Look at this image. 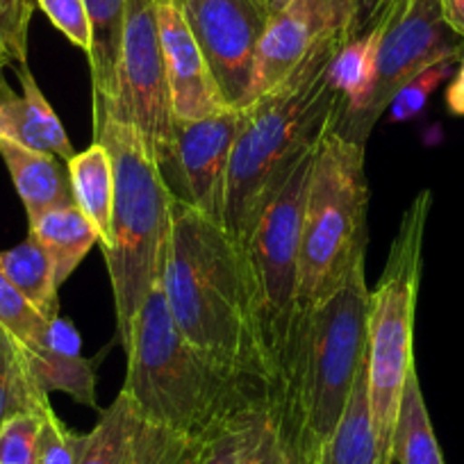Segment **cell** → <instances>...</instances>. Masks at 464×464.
Listing matches in <instances>:
<instances>
[{
    "mask_svg": "<svg viewBox=\"0 0 464 464\" xmlns=\"http://www.w3.org/2000/svg\"><path fill=\"white\" fill-rule=\"evenodd\" d=\"M162 289L173 324L191 346L218 367L269 387L274 358L246 248L178 196Z\"/></svg>",
    "mask_w": 464,
    "mask_h": 464,
    "instance_id": "1",
    "label": "cell"
},
{
    "mask_svg": "<svg viewBox=\"0 0 464 464\" xmlns=\"http://www.w3.org/2000/svg\"><path fill=\"white\" fill-rule=\"evenodd\" d=\"M369 287L364 260L342 287L310 310L296 312L276 355L266 412L294 464H316L367 358Z\"/></svg>",
    "mask_w": 464,
    "mask_h": 464,
    "instance_id": "2",
    "label": "cell"
},
{
    "mask_svg": "<svg viewBox=\"0 0 464 464\" xmlns=\"http://www.w3.org/2000/svg\"><path fill=\"white\" fill-rule=\"evenodd\" d=\"M123 348L128 364L121 394L155 426L187 440H209L266 414L265 385L218 367L187 342L173 324L162 283L132 316Z\"/></svg>",
    "mask_w": 464,
    "mask_h": 464,
    "instance_id": "3",
    "label": "cell"
},
{
    "mask_svg": "<svg viewBox=\"0 0 464 464\" xmlns=\"http://www.w3.org/2000/svg\"><path fill=\"white\" fill-rule=\"evenodd\" d=\"M342 34H324L296 75L244 107L227 171L223 227L246 248L260 212L294 164L334 130L346 101L328 71Z\"/></svg>",
    "mask_w": 464,
    "mask_h": 464,
    "instance_id": "4",
    "label": "cell"
},
{
    "mask_svg": "<svg viewBox=\"0 0 464 464\" xmlns=\"http://www.w3.org/2000/svg\"><path fill=\"white\" fill-rule=\"evenodd\" d=\"M93 141L110 150L114 169L110 246L102 257L114 294L116 334L123 343L132 316L162 283L176 194L144 137L107 107H93Z\"/></svg>",
    "mask_w": 464,
    "mask_h": 464,
    "instance_id": "5",
    "label": "cell"
},
{
    "mask_svg": "<svg viewBox=\"0 0 464 464\" xmlns=\"http://www.w3.org/2000/svg\"><path fill=\"white\" fill-rule=\"evenodd\" d=\"M432 194L419 191L401 217L385 269L369 292V401L378 441V464H394V430L405 381L414 367V312L423 271V239Z\"/></svg>",
    "mask_w": 464,
    "mask_h": 464,
    "instance_id": "6",
    "label": "cell"
},
{
    "mask_svg": "<svg viewBox=\"0 0 464 464\" xmlns=\"http://www.w3.org/2000/svg\"><path fill=\"white\" fill-rule=\"evenodd\" d=\"M364 146L330 130L312 167L303 214L296 312L333 296L367 251Z\"/></svg>",
    "mask_w": 464,
    "mask_h": 464,
    "instance_id": "7",
    "label": "cell"
},
{
    "mask_svg": "<svg viewBox=\"0 0 464 464\" xmlns=\"http://www.w3.org/2000/svg\"><path fill=\"white\" fill-rule=\"evenodd\" d=\"M319 144L312 146L294 164L278 189L271 194L246 244L274 364L296 316L303 214Z\"/></svg>",
    "mask_w": 464,
    "mask_h": 464,
    "instance_id": "8",
    "label": "cell"
},
{
    "mask_svg": "<svg viewBox=\"0 0 464 464\" xmlns=\"http://www.w3.org/2000/svg\"><path fill=\"white\" fill-rule=\"evenodd\" d=\"M93 107H107L116 119L130 123L144 137L162 171L169 167L176 119L155 0H128L114 96L93 101Z\"/></svg>",
    "mask_w": 464,
    "mask_h": 464,
    "instance_id": "9",
    "label": "cell"
},
{
    "mask_svg": "<svg viewBox=\"0 0 464 464\" xmlns=\"http://www.w3.org/2000/svg\"><path fill=\"white\" fill-rule=\"evenodd\" d=\"M378 24L382 25V39L372 96L358 114L334 128V132L362 146L410 78L437 62L464 55V42L450 33L441 16V0H394Z\"/></svg>",
    "mask_w": 464,
    "mask_h": 464,
    "instance_id": "10",
    "label": "cell"
},
{
    "mask_svg": "<svg viewBox=\"0 0 464 464\" xmlns=\"http://www.w3.org/2000/svg\"><path fill=\"white\" fill-rule=\"evenodd\" d=\"M221 101L230 110L251 102L257 44L269 25V0H182Z\"/></svg>",
    "mask_w": 464,
    "mask_h": 464,
    "instance_id": "11",
    "label": "cell"
},
{
    "mask_svg": "<svg viewBox=\"0 0 464 464\" xmlns=\"http://www.w3.org/2000/svg\"><path fill=\"white\" fill-rule=\"evenodd\" d=\"M244 119L242 110H223L198 121L178 123L169 167L176 169V196L223 226L227 171Z\"/></svg>",
    "mask_w": 464,
    "mask_h": 464,
    "instance_id": "12",
    "label": "cell"
},
{
    "mask_svg": "<svg viewBox=\"0 0 464 464\" xmlns=\"http://www.w3.org/2000/svg\"><path fill=\"white\" fill-rule=\"evenodd\" d=\"M155 7L171 89L173 119L178 123H189L230 110L221 101L203 51L191 33L182 0H155Z\"/></svg>",
    "mask_w": 464,
    "mask_h": 464,
    "instance_id": "13",
    "label": "cell"
},
{
    "mask_svg": "<svg viewBox=\"0 0 464 464\" xmlns=\"http://www.w3.org/2000/svg\"><path fill=\"white\" fill-rule=\"evenodd\" d=\"M191 440L146 421L119 392L101 410L80 464H169Z\"/></svg>",
    "mask_w": 464,
    "mask_h": 464,
    "instance_id": "14",
    "label": "cell"
},
{
    "mask_svg": "<svg viewBox=\"0 0 464 464\" xmlns=\"http://www.w3.org/2000/svg\"><path fill=\"white\" fill-rule=\"evenodd\" d=\"M16 75L24 87L21 93L12 92L10 84L0 80V137L69 162L75 155L73 144L30 66L19 64Z\"/></svg>",
    "mask_w": 464,
    "mask_h": 464,
    "instance_id": "15",
    "label": "cell"
},
{
    "mask_svg": "<svg viewBox=\"0 0 464 464\" xmlns=\"http://www.w3.org/2000/svg\"><path fill=\"white\" fill-rule=\"evenodd\" d=\"M321 37L324 34L316 33L310 16L298 7L289 5L285 12L271 16L257 44L251 78V102L276 92L280 84L296 75Z\"/></svg>",
    "mask_w": 464,
    "mask_h": 464,
    "instance_id": "16",
    "label": "cell"
},
{
    "mask_svg": "<svg viewBox=\"0 0 464 464\" xmlns=\"http://www.w3.org/2000/svg\"><path fill=\"white\" fill-rule=\"evenodd\" d=\"M0 158L5 160L16 194L24 200L28 221H34L48 209L75 203L69 169L60 162V158L25 149L5 137H0Z\"/></svg>",
    "mask_w": 464,
    "mask_h": 464,
    "instance_id": "17",
    "label": "cell"
},
{
    "mask_svg": "<svg viewBox=\"0 0 464 464\" xmlns=\"http://www.w3.org/2000/svg\"><path fill=\"white\" fill-rule=\"evenodd\" d=\"M316 464H378V441L369 401L367 358L355 373L346 408Z\"/></svg>",
    "mask_w": 464,
    "mask_h": 464,
    "instance_id": "18",
    "label": "cell"
},
{
    "mask_svg": "<svg viewBox=\"0 0 464 464\" xmlns=\"http://www.w3.org/2000/svg\"><path fill=\"white\" fill-rule=\"evenodd\" d=\"M30 237L37 239L48 253L60 287L89 256L93 244H98L96 227L75 203L48 209L30 221Z\"/></svg>",
    "mask_w": 464,
    "mask_h": 464,
    "instance_id": "19",
    "label": "cell"
},
{
    "mask_svg": "<svg viewBox=\"0 0 464 464\" xmlns=\"http://www.w3.org/2000/svg\"><path fill=\"white\" fill-rule=\"evenodd\" d=\"M66 169H69L75 205L96 227L98 244L105 251L110 246L111 200H114V169H111L110 150L101 141H93L87 150L75 153L66 162Z\"/></svg>",
    "mask_w": 464,
    "mask_h": 464,
    "instance_id": "20",
    "label": "cell"
},
{
    "mask_svg": "<svg viewBox=\"0 0 464 464\" xmlns=\"http://www.w3.org/2000/svg\"><path fill=\"white\" fill-rule=\"evenodd\" d=\"M382 25H373L367 33L348 39L334 53L330 62L328 78L330 84L337 89L346 101V111L339 121L351 119L367 105L373 92L378 73V51H381Z\"/></svg>",
    "mask_w": 464,
    "mask_h": 464,
    "instance_id": "21",
    "label": "cell"
},
{
    "mask_svg": "<svg viewBox=\"0 0 464 464\" xmlns=\"http://www.w3.org/2000/svg\"><path fill=\"white\" fill-rule=\"evenodd\" d=\"M126 5L128 0H84L92 25V48L87 60L92 71L93 101H110L114 96Z\"/></svg>",
    "mask_w": 464,
    "mask_h": 464,
    "instance_id": "22",
    "label": "cell"
},
{
    "mask_svg": "<svg viewBox=\"0 0 464 464\" xmlns=\"http://www.w3.org/2000/svg\"><path fill=\"white\" fill-rule=\"evenodd\" d=\"M0 271L48 321L60 316L55 266L37 239L28 235L25 242L16 244L10 251H0Z\"/></svg>",
    "mask_w": 464,
    "mask_h": 464,
    "instance_id": "23",
    "label": "cell"
},
{
    "mask_svg": "<svg viewBox=\"0 0 464 464\" xmlns=\"http://www.w3.org/2000/svg\"><path fill=\"white\" fill-rule=\"evenodd\" d=\"M392 453H394V462L399 464H444V455H441L440 441L432 430L430 414L423 401L417 364L410 369L408 381H405Z\"/></svg>",
    "mask_w": 464,
    "mask_h": 464,
    "instance_id": "24",
    "label": "cell"
},
{
    "mask_svg": "<svg viewBox=\"0 0 464 464\" xmlns=\"http://www.w3.org/2000/svg\"><path fill=\"white\" fill-rule=\"evenodd\" d=\"M30 378L39 392H64L78 403L98 410L96 399V360L82 358L80 353H62L44 343L34 353H24Z\"/></svg>",
    "mask_w": 464,
    "mask_h": 464,
    "instance_id": "25",
    "label": "cell"
},
{
    "mask_svg": "<svg viewBox=\"0 0 464 464\" xmlns=\"http://www.w3.org/2000/svg\"><path fill=\"white\" fill-rule=\"evenodd\" d=\"M51 405L30 378L21 348L0 330V426L21 412H44Z\"/></svg>",
    "mask_w": 464,
    "mask_h": 464,
    "instance_id": "26",
    "label": "cell"
},
{
    "mask_svg": "<svg viewBox=\"0 0 464 464\" xmlns=\"http://www.w3.org/2000/svg\"><path fill=\"white\" fill-rule=\"evenodd\" d=\"M48 324L51 321L0 271V330L21 348V353H34L44 346Z\"/></svg>",
    "mask_w": 464,
    "mask_h": 464,
    "instance_id": "27",
    "label": "cell"
},
{
    "mask_svg": "<svg viewBox=\"0 0 464 464\" xmlns=\"http://www.w3.org/2000/svg\"><path fill=\"white\" fill-rule=\"evenodd\" d=\"M266 423H269V412L235 423L218 435L209 437L203 441L196 464H248L260 444Z\"/></svg>",
    "mask_w": 464,
    "mask_h": 464,
    "instance_id": "28",
    "label": "cell"
},
{
    "mask_svg": "<svg viewBox=\"0 0 464 464\" xmlns=\"http://www.w3.org/2000/svg\"><path fill=\"white\" fill-rule=\"evenodd\" d=\"M37 0H0V71L28 64V33Z\"/></svg>",
    "mask_w": 464,
    "mask_h": 464,
    "instance_id": "29",
    "label": "cell"
},
{
    "mask_svg": "<svg viewBox=\"0 0 464 464\" xmlns=\"http://www.w3.org/2000/svg\"><path fill=\"white\" fill-rule=\"evenodd\" d=\"M455 64H458V60H441L437 62V64L423 69L421 73H417L414 78H410L408 82L399 89V93L392 98L390 107H387L392 121L405 123L410 121V119H414V116L421 114L428 98L435 93V89L440 87L446 78H450V73L455 71Z\"/></svg>",
    "mask_w": 464,
    "mask_h": 464,
    "instance_id": "30",
    "label": "cell"
},
{
    "mask_svg": "<svg viewBox=\"0 0 464 464\" xmlns=\"http://www.w3.org/2000/svg\"><path fill=\"white\" fill-rule=\"evenodd\" d=\"M87 435H78L71 430L55 414L53 405H46L42 412V432H39V458L37 464H80Z\"/></svg>",
    "mask_w": 464,
    "mask_h": 464,
    "instance_id": "31",
    "label": "cell"
},
{
    "mask_svg": "<svg viewBox=\"0 0 464 464\" xmlns=\"http://www.w3.org/2000/svg\"><path fill=\"white\" fill-rule=\"evenodd\" d=\"M42 414L21 412L0 426V464H37Z\"/></svg>",
    "mask_w": 464,
    "mask_h": 464,
    "instance_id": "32",
    "label": "cell"
},
{
    "mask_svg": "<svg viewBox=\"0 0 464 464\" xmlns=\"http://www.w3.org/2000/svg\"><path fill=\"white\" fill-rule=\"evenodd\" d=\"M37 5L73 46H78L84 55H89L92 25H89L84 0H37Z\"/></svg>",
    "mask_w": 464,
    "mask_h": 464,
    "instance_id": "33",
    "label": "cell"
},
{
    "mask_svg": "<svg viewBox=\"0 0 464 464\" xmlns=\"http://www.w3.org/2000/svg\"><path fill=\"white\" fill-rule=\"evenodd\" d=\"M292 5L310 16L319 34H342L343 42H348L353 33V0H292Z\"/></svg>",
    "mask_w": 464,
    "mask_h": 464,
    "instance_id": "34",
    "label": "cell"
},
{
    "mask_svg": "<svg viewBox=\"0 0 464 464\" xmlns=\"http://www.w3.org/2000/svg\"><path fill=\"white\" fill-rule=\"evenodd\" d=\"M248 464H294L292 458H289L287 446L280 440L278 430H276L271 421L266 423L260 444H257L256 453L251 455Z\"/></svg>",
    "mask_w": 464,
    "mask_h": 464,
    "instance_id": "35",
    "label": "cell"
},
{
    "mask_svg": "<svg viewBox=\"0 0 464 464\" xmlns=\"http://www.w3.org/2000/svg\"><path fill=\"white\" fill-rule=\"evenodd\" d=\"M392 3H394V0H353L355 24H353V33H351V37L348 39H353L358 37V34L372 30L373 25L382 19V14L390 10Z\"/></svg>",
    "mask_w": 464,
    "mask_h": 464,
    "instance_id": "36",
    "label": "cell"
},
{
    "mask_svg": "<svg viewBox=\"0 0 464 464\" xmlns=\"http://www.w3.org/2000/svg\"><path fill=\"white\" fill-rule=\"evenodd\" d=\"M444 101L449 114L464 116V55L459 57L458 64H455L453 78H450L449 87H446Z\"/></svg>",
    "mask_w": 464,
    "mask_h": 464,
    "instance_id": "37",
    "label": "cell"
},
{
    "mask_svg": "<svg viewBox=\"0 0 464 464\" xmlns=\"http://www.w3.org/2000/svg\"><path fill=\"white\" fill-rule=\"evenodd\" d=\"M441 16L450 33L464 42V0H441Z\"/></svg>",
    "mask_w": 464,
    "mask_h": 464,
    "instance_id": "38",
    "label": "cell"
},
{
    "mask_svg": "<svg viewBox=\"0 0 464 464\" xmlns=\"http://www.w3.org/2000/svg\"><path fill=\"white\" fill-rule=\"evenodd\" d=\"M203 441L205 440H191L189 444H187L185 449H182L169 464H196L200 449H203Z\"/></svg>",
    "mask_w": 464,
    "mask_h": 464,
    "instance_id": "39",
    "label": "cell"
},
{
    "mask_svg": "<svg viewBox=\"0 0 464 464\" xmlns=\"http://www.w3.org/2000/svg\"><path fill=\"white\" fill-rule=\"evenodd\" d=\"M269 5H271V12L278 14V12H285L289 5H292V0H269Z\"/></svg>",
    "mask_w": 464,
    "mask_h": 464,
    "instance_id": "40",
    "label": "cell"
}]
</instances>
